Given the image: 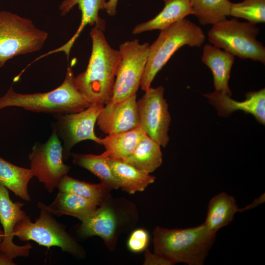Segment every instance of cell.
Returning <instances> with one entry per match:
<instances>
[{"label":"cell","mask_w":265,"mask_h":265,"mask_svg":"<svg viewBox=\"0 0 265 265\" xmlns=\"http://www.w3.org/2000/svg\"><path fill=\"white\" fill-rule=\"evenodd\" d=\"M90 36L92 50L87 68L75 77L74 82L89 106H104L111 101L121 54L109 45L104 30L97 26L91 29Z\"/></svg>","instance_id":"obj_1"},{"label":"cell","mask_w":265,"mask_h":265,"mask_svg":"<svg viewBox=\"0 0 265 265\" xmlns=\"http://www.w3.org/2000/svg\"><path fill=\"white\" fill-rule=\"evenodd\" d=\"M154 253L174 265H202L215 240L204 223L186 229L157 227L153 232Z\"/></svg>","instance_id":"obj_2"},{"label":"cell","mask_w":265,"mask_h":265,"mask_svg":"<svg viewBox=\"0 0 265 265\" xmlns=\"http://www.w3.org/2000/svg\"><path fill=\"white\" fill-rule=\"evenodd\" d=\"M71 66H68L63 82L51 91L29 94L19 93L12 86L0 97V109L16 106L34 112L53 115L74 113L90 106L77 89Z\"/></svg>","instance_id":"obj_3"},{"label":"cell","mask_w":265,"mask_h":265,"mask_svg":"<svg viewBox=\"0 0 265 265\" xmlns=\"http://www.w3.org/2000/svg\"><path fill=\"white\" fill-rule=\"evenodd\" d=\"M206 36L202 28L190 21L184 19L160 30L156 41L150 46L147 63L140 86L146 91L157 73L180 48L187 45L200 47Z\"/></svg>","instance_id":"obj_4"},{"label":"cell","mask_w":265,"mask_h":265,"mask_svg":"<svg viewBox=\"0 0 265 265\" xmlns=\"http://www.w3.org/2000/svg\"><path fill=\"white\" fill-rule=\"evenodd\" d=\"M48 37L32 21L15 13L0 11V68L9 59L40 50Z\"/></svg>","instance_id":"obj_5"},{"label":"cell","mask_w":265,"mask_h":265,"mask_svg":"<svg viewBox=\"0 0 265 265\" xmlns=\"http://www.w3.org/2000/svg\"><path fill=\"white\" fill-rule=\"evenodd\" d=\"M259 31L255 24L232 19L212 25L208 36L213 45L234 56L265 64V48L257 40Z\"/></svg>","instance_id":"obj_6"},{"label":"cell","mask_w":265,"mask_h":265,"mask_svg":"<svg viewBox=\"0 0 265 265\" xmlns=\"http://www.w3.org/2000/svg\"><path fill=\"white\" fill-rule=\"evenodd\" d=\"M37 207L40 209L39 217L35 222H31L28 215L20 220L15 227L14 236L22 241L33 240L48 248L57 246L76 257H82V247L66 232L64 226L45 209Z\"/></svg>","instance_id":"obj_7"},{"label":"cell","mask_w":265,"mask_h":265,"mask_svg":"<svg viewBox=\"0 0 265 265\" xmlns=\"http://www.w3.org/2000/svg\"><path fill=\"white\" fill-rule=\"evenodd\" d=\"M148 43L138 39L119 46L121 59L117 70L110 103L123 100L136 94L147 63L150 50Z\"/></svg>","instance_id":"obj_8"},{"label":"cell","mask_w":265,"mask_h":265,"mask_svg":"<svg viewBox=\"0 0 265 265\" xmlns=\"http://www.w3.org/2000/svg\"><path fill=\"white\" fill-rule=\"evenodd\" d=\"M28 158L33 176L43 183L50 193L70 169L63 162V147L53 130L46 142H37L34 145Z\"/></svg>","instance_id":"obj_9"},{"label":"cell","mask_w":265,"mask_h":265,"mask_svg":"<svg viewBox=\"0 0 265 265\" xmlns=\"http://www.w3.org/2000/svg\"><path fill=\"white\" fill-rule=\"evenodd\" d=\"M164 92L162 86L150 87L137 102V106L140 127L148 136L165 147L169 140L171 116Z\"/></svg>","instance_id":"obj_10"},{"label":"cell","mask_w":265,"mask_h":265,"mask_svg":"<svg viewBox=\"0 0 265 265\" xmlns=\"http://www.w3.org/2000/svg\"><path fill=\"white\" fill-rule=\"evenodd\" d=\"M104 105H92L80 112L53 115L56 119L53 130L63 141V158L67 159L72 148L83 140H91L100 144L101 138L95 133L94 126Z\"/></svg>","instance_id":"obj_11"},{"label":"cell","mask_w":265,"mask_h":265,"mask_svg":"<svg viewBox=\"0 0 265 265\" xmlns=\"http://www.w3.org/2000/svg\"><path fill=\"white\" fill-rule=\"evenodd\" d=\"M80 235L84 238L99 236L111 250L115 247L121 228V218L111 197L103 203L90 214L80 219Z\"/></svg>","instance_id":"obj_12"},{"label":"cell","mask_w":265,"mask_h":265,"mask_svg":"<svg viewBox=\"0 0 265 265\" xmlns=\"http://www.w3.org/2000/svg\"><path fill=\"white\" fill-rule=\"evenodd\" d=\"M24 204L13 202L7 188L0 184V222L3 228V238L0 243V252L11 259L17 257H27L32 246L27 243L20 246L13 242L14 229L17 223L27 215L22 209Z\"/></svg>","instance_id":"obj_13"},{"label":"cell","mask_w":265,"mask_h":265,"mask_svg":"<svg viewBox=\"0 0 265 265\" xmlns=\"http://www.w3.org/2000/svg\"><path fill=\"white\" fill-rule=\"evenodd\" d=\"M96 122L99 129L108 135L124 132L139 126L136 94L115 103L106 105Z\"/></svg>","instance_id":"obj_14"},{"label":"cell","mask_w":265,"mask_h":265,"mask_svg":"<svg viewBox=\"0 0 265 265\" xmlns=\"http://www.w3.org/2000/svg\"><path fill=\"white\" fill-rule=\"evenodd\" d=\"M221 116L226 117L235 111L240 110L253 115L261 124H265V89L249 92L246 94L245 100L238 102L221 92L204 94Z\"/></svg>","instance_id":"obj_15"},{"label":"cell","mask_w":265,"mask_h":265,"mask_svg":"<svg viewBox=\"0 0 265 265\" xmlns=\"http://www.w3.org/2000/svg\"><path fill=\"white\" fill-rule=\"evenodd\" d=\"M106 2L105 0H63L59 6L60 15L61 16L66 15L74 6L78 4L81 12L80 24L74 35L66 43L57 49L42 55L40 58H41L52 53L63 52L68 58L70 51L74 44L84 28L88 25L91 26H96L104 31L106 27L105 21L99 17V12L100 10L105 9Z\"/></svg>","instance_id":"obj_16"},{"label":"cell","mask_w":265,"mask_h":265,"mask_svg":"<svg viewBox=\"0 0 265 265\" xmlns=\"http://www.w3.org/2000/svg\"><path fill=\"white\" fill-rule=\"evenodd\" d=\"M201 60L212 71L215 90L231 97L228 82L235 56L213 45L206 44Z\"/></svg>","instance_id":"obj_17"},{"label":"cell","mask_w":265,"mask_h":265,"mask_svg":"<svg viewBox=\"0 0 265 265\" xmlns=\"http://www.w3.org/2000/svg\"><path fill=\"white\" fill-rule=\"evenodd\" d=\"M40 206L52 215H67L81 219L93 212L99 207L94 201L77 194L59 191L54 201L47 205L38 202Z\"/></svg>","instance_id":"obj_18"},{"label":"cell","mask_w":265,"mask_h":265,"mask_svg":"<svg viewBox=\"0 0 265 265\" xmlns=\"http://www.w3.org/2000/svg\"><path fill=\"white\" fill-rule=\"evenodd\" d=\"M163 9L152 19L137 25L132 29L134 34L146 31L162 30L174 23L193 14L189 0H164Z\"/></svg>","instance_id":"obj_19"},{"label":"cell","mask_w":265,"mask_h":265,"mask_svg":"<svg viewBox=\"0 0 265 265\" xmlns=\"http://www.w3.org/2000/svg\"><path fill=\"white\" fill-rule=\"evenodd\" d=\"M237 212H242L241 208H238L235 199L224 192H221L210 201L204 223L211 233L216 235L220 229L233 220Z\"/></svg>","instance_id":"obj_20"},{"label":"cell","mask_w":265,"mask_h":265,"mask_svg":"<svg viewBox=\"0 0 265 265\" xmlns=\"http://www.w3.org/2000/svg\"><path fill=\"white\" fill-rule=\"evenodd\" d=\"M106 159L118 180L120 188L130 194L143 191L155 181V176L143 172L121 159L107 156Z\"/></svg>","instance_id":"obj_21"},{"label":"cell","mask_w":265,"mask_h":265,"mask_svg":"<svg viewBox=\"0 0 265 265\" xmlns=\"http://www.w3.org/2000/svg\"><path fill=\"white\" fill-rule=\"evenodd\" d=\"M162 156L160 146L146 134L132 153L121 160L143 172L150 174L161 165Z\"/></svg>","instance_id":"obj_22"},{"label":"cell","mask_w":265,"mask_h":265,"mask_svg":"<svg viewBox=\"0 0 265 265\" xmlns=\"http://www.w3.org/2000/svg\"><path fill=\"white\" fill-rule=\"evenodd\" d=\"M140 126L128 131L101 138L100 145L106 149L105 154L108 158L123 159L129 156L145 136Z\"/></svg>","instance_id":"obj_23"},{"label":"cell","mask_w":265,"mask_h":265,"mask_svg":"<svg viewBox=\"0 0 265 265\" xmlns=\"http://www.w3.org/2000/svg\"><path fill=\"white\" fill-rule=\"evenodd\" d=\"M33 177L30 169L18 166L0 157V184L26 201L30 200L27 186Z\"/></svg>","instance_id":"obj_24"},{"label":"cell","mask_w":265,"mask_h":265,"mask_svg":"<svg viewBox=\"0 0 265 265\" xmlns=\"http://www.w3.org/2000/svg\"><path fill=\"white\" fill-rule=\"evenodd\" d=\"M72 156L75 164L91 172L110 190L120 188L119 182L107 163L104 152L99 155L73 153Z\"/></svg>","instance_id":"obj_25"},{"label":"cell","mask_w":265,"mask_h":265,"mask_svg":"<svg viewBox=\"0 0 265 265\" xmlns=\"http://www.w3.org/2000/svg\"><path fill=\"white\" fill-rule=\"evenodd\" d=\"M57 187L59 191L70 192L90 199L99 206L111 197L110 190L102 183L91 184L75 179L67 174L61 179Z\"/></svg>","instance_id":"obj_26"},{"label":"cell","mask_w":265,"mask_h":265,"mask_svg":"<svg viewBox=\"0 0 265 265\" xmlns=\"http://www.w3.org/2000/svg\"><path fill=\"white\" fill-rule=\"evenodd\" d=\"M194 15L202 25H215L230 15L229 0H189Z\"/></svg>","instance_id":"obj_27"},{"label":"cell","mask_w":265,"mask_h":265,"mask_svg":"<svg viewBox=\"0 0 265 265\" xmlns=\"http://www.w3.org/2000/svg\"><path fill=\"white\" fill-rule=\"evenodd\" d=\"M230 15L256 25L265 22V0H244L232 3Z\"/></svg>","instance_id":"obj_28"},{"label":"cell","mask_w":265,"mask_h":265,"mask_svg":"<svg viewBox=\"0 0 265 265\" xmlns=\"http://www.w3.org/2000/svg\"><path fill=\"white\" fill-rule=\"evenodd\" d=\"M149 239V235L146 230L142 228L137 229L130 235L127 246L129 249L133 252H141L146 250Z\"/></svg>","instance_id":"obj_29"},{"label":"cell","mask_w":265,"mask_h":265,"mask_svg":"<svg viewBox=\"0 0 265 265\" xmlns=\"http://www.w3.org/2000/svg\"><path fill=\"white\" fill-rule=\"evenodd\" d=\"M144 258L145 265H171L169 261L148 249L145 250Z\"/></svg>","instance_id":"obj_30"},{"label":"cell","mask_w":265,"mask_h":265,"mask_svg":"<svg viewBox=\"0 0 265 265\" xmlns=\"http://www.w3.org/2000/svg\"><path fill=\"white\" fill-rule=\"evenodd\" d=\"M118 0H109L106 2L105 9L110 16H114L116 13V6Z\"/></svg>","instance_id":"obj_31"},{"label":"cell","mask_w":265,"mask_h":265,"mask_svg":"<svg viewBox=\"0 0 265 265\" xmlns=\"http://www.w3.org/2000/svg\"><path fill=\"white\" fill-rule=\"evenodd\" d=\"M265 202V193L262 194L259 198L256 199L254 200L252 203L248 205L246 207L242 208L243 212L248 209H250L253 208H255L257 206L260 205V204Z\"/></svg>","instance_id":"obj_32"},{"label":"cell","mask_w":265,"mask_h":265,"mask_svg":"<svg viewBox=\"0 0 265 265\" xmlns=\"http://www.w3.org/2000/svg\"><path fill=\"white\" fill-rule=\"evenodd\" d=\"M15 265L12 260L9 258L5 254L0 252V265Z\"/></svg>","instance_id":"obj_33"},{"label":"cell","mask_w":265,"mask_h":265,"mask_svg":"<svg viewBox=\"0 0 265 265\" xmlns=\"http://www.w3.org/2000/svg\"><path fill=\"white\" fill-rule=\"evenodd\" d=\"M3 238V233L0 227V243L2 240Z\"/></svg>","instance_id":"obj_34"}]
</instances>
